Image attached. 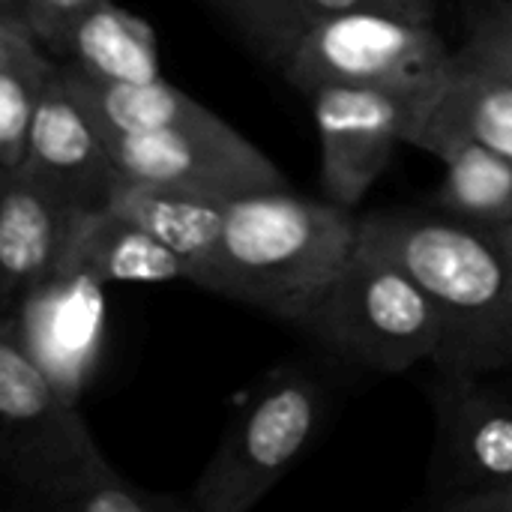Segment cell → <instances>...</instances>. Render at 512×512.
<instances>
[{"label": "cell", "mask_w": 512, "mask_h": 512, "mask_svg": "<svg viewBox=\"0 0 512 512\" xmlns=\"http://www.w3.org/2000/svg\"><path fill=\"white\" fill-rule=\"evenodd\" d=\"M327 420L324 384L282 366L246 399L219 450L192 486L195 512H249L306 456Z\"/></svg>", "instance_id": "5"}, {"label": "cell", "mask_w": 512, "mask_h": 512, "mask_svg": "<svg viewBox=\"0 0 512 512\" xmlns=\"http://www.w3.org/2000/svg\"><path fill=\"white\" fill-rule=\"evenodd\" d=\"M360 246V219L333 198L288 189L231 198L198 288L303 327Z\"/></svg>", "instance_id": "2"}, {"label": "cell", "mask_w": 512, "mask_h": 512, "mask_svg": "<svg viewBox=\"0 0 512 512\" xmlns=\"http://www.w3.org/2000/svg\"><path fill=\"white\" fill-rule=\"evenodd\" d=\"M63 66V75L96 123L99 132H162L180 126H204L219 120L216 111L183 93L165 78L144 84H105L81 75L78 69Z\"/></svg>", "instance_id": "15"}, {"label": "cell", "mask_w": 512, "mask_h": 512, "mask_svg": "<svg viewBox=\"0 0 512 512\" xmlns=\"http://www.w3.org/2000/svg\"><path fill=\"white\" fill-rule=\"evenodd\" d=\"M45 510L60 512H180L183 501L141 489L123 474H117L108 459L96 468L60 483L36 501Z\"/></svg>", "instance_id": "19"}, {"label": "cell", "mask_w": 512, "mask_h": 512, "mask_svg": "<svg viewBox=\"0 0 512 512\" xmlns=\"http://www.w3.org/2000/svg\"><path fill=\"white\" fill-rule=\"evenodd\" d=\"M306 21L339 15V12H387L414 21H435L438 0H297Z\"/></svg>", "instance_id": "22"}, {"label": "cell", "mask_w": 512, "mask_h": 512, "mask_svg": "<svg viewBox=\"0 0 512 512\" xmlns=\"http://www.w3.org/2000/svg\"><path fill=\"white\" fill-rule=\"evenodd\" d=\"M456 54L512 78V0H492L480 6L471 18L468 39Z\"/></svg>", "instance_id": "21"}, {"label": "cell", "mask_w": 512, "mask_h": 512, "mask_svg": "<svg viewBox=\"0 0 512 512\" xmlns=\"http://www.w3.org/2000/svg\"><path fill=\"white\" fill-rule=\"evenodd\" d=\"M90 0H30L27 3V21L36 30V36L51 45L63 27L87 6Z\"/></svg>", "instance_id": "23"}, {"label": "cell", "mask_w": 512, "mask_h": 512, "mask_svg": "<svg viewBox=\"0 0 512 512\" xmlns=\"http://www.w3.org/2000/svg\"><path fill=\"white\" fill-rule=\"evenodd\" d=\"M468 512H512V486L510 489H501V492H492L480 501H474Z\"/></svg>", "instance_id": "24"}, {"label": "cell", "mask_w": 512, "mask_h": 512, "mask_svg": "<svg viewBox=\"0 0 512 512\" xmlns=\"http://www.w3.org/2000/svg\"><path fill=\"white\" fill-rule=\"evenodd\" d=\"M303 330L342 360L384 375L432 363L441 348V318L426 288L363 237Z\"/></svg>", "instance_id": "3"}, {"label": "cell", "mask_w": 512, "mask_h": 512, "mask_svg": "<svg viewBox=\"0 0 512 512\" xmlns=\"http://www.w3.org/2000/svg\"><path fill=\"white\" fill-rule=\"evenodd\" d=\"M321 138V183L327 198L357 210L384 177L399 144L426 105L408 96L366 87H318L309 93Z\"/></svg>", "instance_id": "9"}, {"label": "cell", "mask_w": 512, "mask_h": 512, "mask_svg": "<svg viewBox=\"0 0 512 512\" xmlns=\"http://www.w3.org/2000/svg\"><path fill=\"white\" fill-rule=\"evenodd\" d=\"M411 147L441 159L444 180L432 207L459 219L512 225V159L507 153L456 132H423Z\"/></svg>", "instance_id": "13"}, {"label": "cell", "mask_w": 512, "mask_h": 512, "mask_svg": "<svg viewBox=\"0 0 512 512\" xmlns=\"http://www.w3.org/2000/svg\"><path fill=\"white\" fill-rule=\"evenodd\" d=\"M120 174L210 198H243L288 189L273 159L222 117L162 132H102Z\"/></svg>", "instance_id": "8"}, {"label": "cell", "mask_w": 512, "mask_h": 512, "mask_svg": "<svg viewBox=\"0 0 512 512\" xmlns=\"http://www.w3.org/2000/svg\"><path fill=\"white\" fill-rule=\"evenodd\" d=\"M30 0H0V15H24L27 18Z\"/></svg>", "instance_id": "25"}, {"label": "cell", "mask_w": 512, "mask_h": 512, "mask_svg": "<svg viewBox=\"0 0 512 512\" xmlns=\"http://www.w3.org/2000/svg\"><path fill=\"white\" fill-rule=\"evenodd\" d=\"M72 270L90 276L96 285L108 282H189L186 261L153 237L138 222L117 210H99L90 216L72 261ZM66 267V270H69Z\"/></svg>", "instance_id": "17"}, {"label": "cell", "mask_w": 512, "mask_h": 512, "mask_svg": "<svg viewBox=\"0 0 512 512\" xmlns=\"http://www.w3.org/2000/svg\"><path fill=\"white\" fill-rule=\"evenodd\" d=\"M57 57L24 15H0V174L18 171Z\"/></svg>", "instance_id": "18"}, {"label": "cell", "mask_w": 512, "mask_h": 512, "mask_svg": "<svg viewBox=\"0 0 512 512\" xmlns=\"http://www.w3.org/2000/svg\"><path fill=\"white\" fill-rule=\"evenodd\" d=\"M90 216L93 210L24 168L0 174V303L6 315L69 267Z\"/></svg>", "instance_id": "10"}, {"label": "cell", "mask_w": 512, "mask_h": 512, "mask_svg": "<svg viewBox=\"0 0 512 512\" xmlns=\"http://www.w3.org/2000/svg\"><path fill=\"white\" fill-rule=\"evenodd\" d=\"M225 207H228L225 198L195 195V192L141 183L129 177H123L111 201V210L147 228L153 237H159L186 261L192 285H198V279L204 276V270L210 267L219 249Z\"/></svg>", "instance_id": "14"}, {"label": "cell", "mask_w": 512, "mask_h": 512, "mask_svg": "<svg viewBox=\"0 0 512 512\" xmlns=\"http://www.w3.org/2000/svg\"><path fill=\"white\" fill-rule=\"evenodd\" d=\"M21 168L93 213L108 210L123 183L102 132L72 93L60 60L33 114Z\"/></svg>", "instance_id": "11"}, {"label": "cell", "mask_w": 512, "mask_h": 512, "mask_svg": "<svg viewBox=\"0 0 512 512\" xmlns=\"http://www.w3.org/2000/svg\"><path fill=\"white\" fill-rule=\"evenodd\" d=\"M231 27L246 39V45L273 66H285L294 54L303 30L306 15L297 0H210Z\"/></svg>", "instance_id": "20"}, {"label": "cell", "mask_w": 512, "mask_h": 512, "mask_svg": "<svg viewBox=\"0 0 512 512\" xmlns=\"http://www.w3.org/2000/svg\"><path fill=\"white\" fill-rule=\"evenodd\" d=\"M453 66L456 51L435 21L339 12L306 24L282 75L306 96L318 87H366L429 105Z\"/></svg>", "instance_id": "4"}, {"label": "cell", "mask_w": 512, "mask_h": 512, "mask_svg": "<svg viewBox=\"0 0 512 512\" xmlns=\"http://www.w3.org/2000/svg\"><path fill=\"white\" fill-rule=\"evenodd\" d=\"M489 378L438 375L435 456L429 471L432 507L468 512L492 492L512 486V390Z\"/></svg>", "instance_id": "7"}, {"label": "cell", "mask_w": 512, "mask_h": 512, "mask_svg": "<svg viewBox=\"0 0 512 512\" xmlns=\"http://www.w3.org/2000/svg\"><path fill=\"white\" fill-rule=\"evenodd\" d=\"M105 462L72 393L24 348L12 318L0 333V468L33 501Z\"/></svg>", "instance_id": "6"}, {"label": "cell", "mask_w": 512, "mask_h": 512, "mask_svg": "<svg viewBox=\"0 0 512 512\" xmlns=\"http://www.w3.org/2000/svg\"><path fill=\"white\" fill-rule=\"evenodd\" d=\"M48 51L60 63L105 84H144L162 78L156 30L114 0H90Z\"/></svg>", "instance_id": "12"}, {"label": "cell", "mask_w": 512, "mask_h": 512, "mask_svg": "<svg viewBox=\"0 0 512 512\" xmlns=\"http://www.w3.org/2000/svg\"><path fill=\"white\" fill-rule=\"evenodd\" d=\"M423 132L468 135L512 159V78L489 66L468 63L456 54L453 72L438 96L426 105L423 117L408 135V144Z\"/></svg>", "instance_id": "16"}, {"label": "cell", "mask_w": 512, "mask_h": 512, "mask_svg": "<svg viewBox=\"0 0 512 512\" xmlns=\"http://www.w3.org/2000/svg\"><path fill=\"white\" fill-rule=\"evenodd\" d=\"M360 237L408 267L441 318L432 360L447 378L512 372V225H486L441 210L360 216Z\"/></svg>", "instance_id": "1"}]
</instances>
